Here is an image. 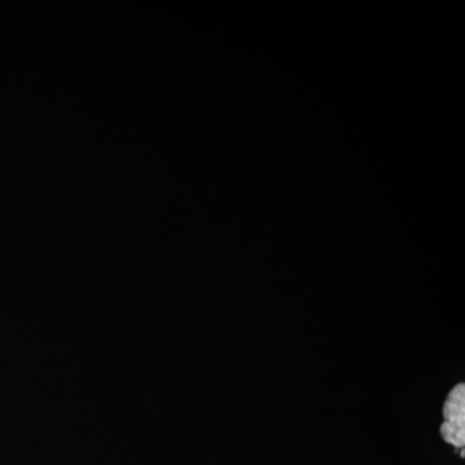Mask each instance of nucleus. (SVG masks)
<instances>
[{"label": "nucleus", "mask_w": 465, "mask_h": 465, "mask_svg": "<svg viewBox=\"0 0 465 465\" xmlns=\"http://www.w3.org/2000/svg\"><path fill=\"white\" fill-rule=\"evenodd\" d=\"M445 423L440 427L443 440L450 445L463 449L465 443V385L458 384L450 391L443 406Z\"/></svg>", "instance_id": "f257e3e1"}]
</instances>
